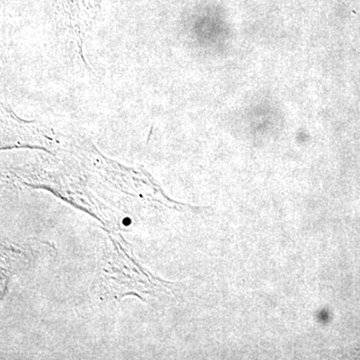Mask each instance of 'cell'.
<instances>
[{"mask_svg": "<svg viewBox=\"0 0 360 360\" xmlns=\"http://www.w3.org/2000/svg\"><path fill=\"white\" fill-rule=\"evenodd\" d=\"M129 224H130V221H129V219L123 220V224L129 225Z\"/></svg>", "mask_w": 360, "mask_h": 360, "instance_id": "obj_1", "label": "cell"}]
</instances>
